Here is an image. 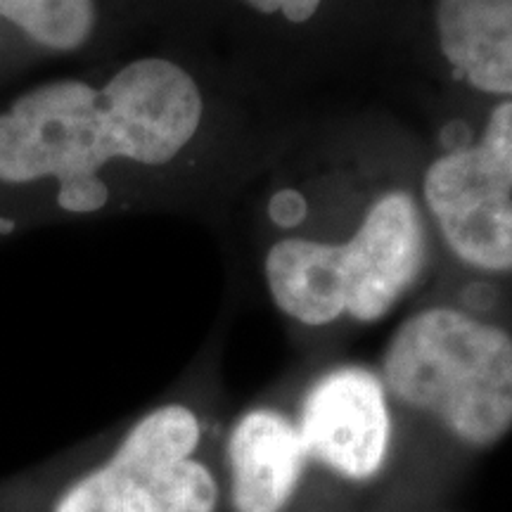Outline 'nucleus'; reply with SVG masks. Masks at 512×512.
<instances>
[{"label":"nucleus","instance_id":"obj_1","mask_svg":"<svg viewBox=\"0 0 512 512\" xmlns=\"http://www.w3.org/2000/svg\"><path fill=\"white\" fill-rule=\"evenodd\" d=\"M202 114L197 81L162 57L126 64L100 91L76 79L46 83L0 114V181L53 176L64 211L93 214L110 200L100 178L110 159L171 162L197 136Z\"/></svg>","mask_w":512,"mask_h":512},{"label":"nucleus","instance_id":"obj_2","mask_svg":"<svg viewBox=\"0 0 512 512\" xmlns=\"http://www.w3.org/2000/svg\"><path fill=\"white\" fill-rule=\"evenodd\" d=\"M219 444L197 403L162 401L110 439L0 477V512H223Z\"/></svg>","mask_w":512,"mask_h":512},{"label":"nucleus","instance_id":"obj_3","mask_svg":"<svg viewBox=\"0 0 512 512\" xmlns=\"http://www.w3.org/2000/svg\"><path fill=\"white\" fill-rule=\"evenodd\" d=\"M375 368L396 411L444 467L512 432V335L472 311L453 304L413 311Z\"/></svg>","mask_w":512,"mask_h":512},{"label":"nucleus","instance_id":"obj_4","mask_svg":"<svg viewBox=\"0 0 512 512\" xmlns=\"http://www.w3.org/2000/svg\"><path fill=\"white\" fill-rule=\"evenodd\" d=\"M422 204L460 264L512 273V100L491 110L477 143L427 166Z\"/></svg>","mask_w":512,"mask_h":512},{"label":"nucleus","instance_id":"obj_5","mask_svg":"<svg viewBox=\"0 0 512 512\" xmlns=\"http://www.w3.org/2000/svg\"><path fill=\"white\" fill-rule=\"evenodd\" d=\"M427 226L413 192H380L344 242H332L347 323L375 325L420 283L427 266Z\"/></svg>","mask_w":512,"mask_h":512},{"label":"nucleus","instance_id":"obj_6","mask_svg":"<svg viewBox=\"0 0 512 512\" xmlns=\"http://www.w3.org/2000/svg\"><path fill=\"white\" fill-rule=\"evenodd\" d=\"M434 34L456 79L512 100V0H437Z\"/></svg>","mask_w":512,"mask_h":512},{"label":"nucleus","instance_id":"obj_7","mask_svg":"<svg viewBox=\"0 0 512 512\" xmlns=\"http://www.w3.org/2000/svg\"><path fill=\"white\" fill-rule=\"evenodd\" d=\"M0 17L53 50H74L95 27V0H0Z\"/></svg>","mask_w":512,"mask_h":512},{"label":"nucleus","instance_id":"obj_8","mask_svg":"<svg viewBox=\"0 0 512 512\" xmlns=\"http://www.w3.org/2000/svg\"><path fill=\"white\" fill-rule=\"evenodd\" d=\"M245 3L261 15H280L292 24H306L316 17L323 0H245Z\"/></svg>","mask_w":512,"mask_h":512},{"label":"nucleus","instance_id":"obj_9","mask_svg":"<svg viewBox=\"0 0 512 512\" xmlns=\"http://www.w3.org/2000/svg\"><path fill=\"white\" fill-rule=\"evenodd\" d=\"M268 211H271V216L278 226H294V223H297L306 214V202L299 192L283 190L273 197Z\"/></svg>","mask_w":512,"mask_h":512},{"label":"nucleus","instance_id":"obj_10","mask_svg":"<svg viewBox=\"0 0 512 512\" xmlns=\"http://www.w3.org/2000/svg\"><path fill=\"white\" fill-rule=\"evenodd\" d=\"M12 228H15V223L8 221V219H0V233H10Z\"/></svg>","mask_w":512,"mask_h":512},{"label":"nucleus","instance_id":"obj_11","mask_svg":"<svg viewBox=\"0 0 512 512\" xmlns=\"http://www.w3.org/2000/svg\"><path fill=\"white\" fill-rule=\"evenodd\" d=\"M422 512H441L439 508H430V510H422Z\"/></svg>","mask_w":512,"mask_h":512}]
</instances>
